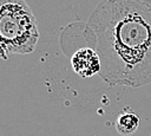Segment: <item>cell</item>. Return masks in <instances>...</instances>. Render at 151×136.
<instances>
[{
    "mask_svg": "<svg viewBox=\"0 0 151 136\" xmlns=\"http://www.w3.org/2000/svg\"><path fill=\"white\" fill-rule=\"evenodd\" d=\"M110 85L151 83V7L143 0H100L87 24Z\"/></svg>",
    "mask_w": 151,
    "mask_h": 136,
    "instance_id": "obj_1",
    "label": "cell"
},
{
    "mask_svg": "<svg viewBox=\"0 0 151 136\" xmlns=\"http://www.w3.org/2000/svg\"><path fill=\"white\" fill-rule=\"evenodd\" d=\"M39 28L26 0H0V59L34 51Z\"/></svg>",
    "mask_w": 151,
    "mask_h": 136,
    "instance_id": "obj_2",
    "label": "cell"
},
{
    "mask_svg": "<svg viewBox=\"0 0 151 136\" xmlns=\"http://www.w3.org/2000/svg\"><path fill=\"white\" fill-rule=\"evenodd\" d=\"M73 71L81 78H90L99 75L101 70L100 57L93 47H80L71 57Z\"/></svg>",
    "mask_w": 151,
    "mask_h": 136,
    "instance_id": "obj_3",
    "label": "cell"
},
{
    "mask_svg": "<svg viewBox=\"0 0 151 136\" xmlns=\"http://www.w3.org/2000/svg\"><path fill=\"white\" fill-rule=\"evenodd\" d=\"M139 123V117L134 112L124 110L116 121V129L122 136H129L138 130Z\"/></svg>",
    "mask_w": 151,
    "mask_h": 136,
    "instance_id": "obj_4",
    "label": "cell"
},
{
    "mask_svg": "<svg viewBox=\"0 0 151 136\" xmlns=\"http://www.w3.org/2000/svg\"><path fill=\"white\" fill-rule=\"evenodd\" d=\"M143 1H144L147 6H150V7H151V0H143Z\"/></svg>",
    "mask_w": 151,
    "mask_h": 136,
    "instance_id": "obj_5",
    "label": "cell"
}]
</instances>
